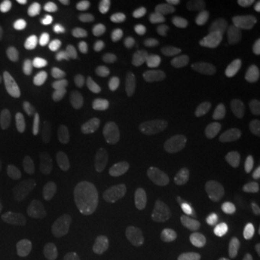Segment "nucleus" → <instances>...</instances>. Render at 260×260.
I'll list each match as a JSON object with an SVG mask.
<instances>
[{"instance_id":"1","label":"nucleus","mask_w":260,"mask_h":260,"mask_svg":"<svg viewBox=\"0 0 260 260\" xmlns=\"http://www.w3.org/2000/svg\"><path fill=\"white\" fill-rule=\"evenodd\" d=\"M6 159L9 165L10 177L13 179L15 185L26 195L41 194V179L38 175L37 169L29 160L26 153L19 148L15 142H9L6 146Z\"/></svg>"},{"instance_id":"2","label":"nucleus","mask_w":260,"mask_h":260,"mask_svg":"<svg viewBox=\"0 0 260 260\" xmlns=\"http://www.w3.org/2000/svg\"><path fill=\"white\" fill-rule=\"evenodd\" d=\"M140 204L149 218H159L167 210V194L158 182L149 181L142 186Z\"/></svg>"},{"instance_id":"3","label":"nucleus","mask_w":260,"mask_h":260,"mask_svg":"<svg viewBox=\"0 0 260 260\" xmlns=\"http://www.w3.org/2000/svg\"><path fill=\"white\" fill-rule=\"evenodd\" d=\"M22 247V225L16 218H6L0 227V253L5 259L18 256Z\"/></svg>"},{"instance_id":"4","label":"nucleus","mask_w":260,"mask_h":260,"mask_svg":"<svg viewBox=\"0 0 260 260\" xmlns=\"http://www.w3.org/2000/svg\"><path fill=\"white\" fill-rule=\"evenodd\" d=\"M184 213L188 220L192 221H210L218 213V204L213 198L192 197L186 201Z\"/></svg>"},{"instance_id":"5","label":"nucleus","mask_w":260,"mask_h":260,"mask_svg":"<svg viewBox=\"0 0 260 260\" xmlns=\"http://www.w3.org/2000/svg\"><path fill=\"white\" fill-rule=\"evenodd\" d=\"M201 242L195 236H184L162 253V260H194L200 253Z\"/></svg>"},{"instance_id":"6","label":"nucleus","mask_w":260,"mask_h":260,"mask_svg":"<svg viewBox=\"0 0 260 260\" xmlns=\"http://www.w3.org/2000/svg\"><path fill=\"white\" fill-rule=\"evenodd\" d=\"M95 149L90 142H81L67 156V167L73 172H81L87 169L94 158Z\"/></svg>"},{"instance_id":"7","label":"nucleus","mask_w":260,"mask_h":260,"mask_svg":"<svg viewBox=\"0 0 260 260\" xmlns=\"http://www.w3.org/2000/svg\"><path fill=\"white\" fill-rule=\"evenodd\" d=\"M75 75L70 70H64L52 78L48 87V94L54 100H65L74 93Z\"/></svg>"},{"instance_id":"8","label":"nucleus","mask_w":260,"mask_h":260,"mask_svg":"<svg viewBox=\"0 0 260 260\" xmlns=\"http://www.w3.org/2000/svg\"><path fill=\"white\" fill-rule=\"evenodd\" d=\"M30 247L35 260H51L52 249L48 236L47 229L41 224H37L30 230Z\"/></svg>"},{"instance_id":"9","label":"nucleus","mask_w":260,"mask_h":260,"mask_svg":"<svg viewBox=\"0 0 260 260\" xmlns=\"http://www.w3.org/2000/svg\"><path fill=\"white\" fill-rule=\"evenodd\" d=\"M13 112L18 116V119L23 123H34L38 117V104L35 99L28 93H19L13 99Z\"/></svg>"},{"instance_id":"10","label":"nucleus","mask_w":260,"mask_h":260,"mask_svg":"<svg viewBox=\"0 0 260 260\" xmlns=\"http://www.w3.org/2000/svg\"><path fill=\"white\" fill-rule=\"evenodd\" d=\"M172 168L177 178L188 186H198L203 182V177L201 174L195 169L185 158L182 153H177L174 162H172Z\"/></svg>"},{"instance_id":"11","label":"nucleus","mask_w":260,"mask_h":260,"mask_svg":"<svg viewBox=\"0 0 260 260\" xmlns=\"http://www.w3.org/2000/svg\"><path fill=\"white\" fill-rule=\"evenodd\" d=\"M81 9L75 5H67L64 9L58 13L55 19V28L61 34H70L78 29L81 23Z\"/></svg>"},{"instance_id":"12","label":"nucleus","mask_w":260,"mask_h":260,"mask_svg":"<svg viewBox=\"0 0 260 260\" xmlns=\"http://www.w3.org/2000/svg\"><path fill=\"white\" fill-rule=\"evenodd\" d=\"M211 52L207 49V48L198 47L191 49L188 54L184 58V64H185V68L189 71V73H201L204 71L205 68H208V65L211 64Z\"/></svg>"},{"instance_id":"13","label":"nucleus","mask_w":260,"mask_h":260,"mask_svg":"<svg viewBox=\"0 0 260 260\" xmlns=\"http://www.w3.org/2000/svg\"><path fill=\"white\" fill-rule=\"evenodd\" d=\"M220 12H221V2L220 0H204L198 6L197 19H198L201 26L211 28L217 23Z\"/></svg>"},{"instance_id":"14","label":"nucleus","mask_w":260,"mask_h":260,"mask_svg":"<svg viewBox=\"0 0 260 260\" xmlns=\"http://www.w3.org/2000/svg\"><path fill=\"white\" fill-rule=\"evenodd\" d=\"M133 186L132 178H117V179H110V182L104 188V198L107 203H120L121 200L127 195L130 188Z\"/></svg>"},{"instance_id":"15","label":"nucleus","mask_w":260,"mask_h":260,"mask_svg":"<svg viewBox=\"0 0 260 260\" xmlns=\"http://www.w3.org/2000/svg\"><path fill=\"white\" fill-rule=\"evenodd\" d=\"M191 146L203 155H213L220 148V140L211 132H197L191 138Z\"/></svg>"},{"instance_id":"16","label":"nucleus","mask_w":260,"mask_h":260,"mask_svg":"<svg viewBox=\"0 0 260 260\" xmlns=\"http://www.w3.org/2000/svg\"><path fill=\"white\" fill-rule=\"evenodd\" d=\"M65 133L71 136H84L90 135L95 129V123L90 117H85L81 114H71L64 121Z\"/></svg>"},{"instance_id":"17","label":"nucleus","mask_w":260,"mask_h":260,"mask_svg":"<svg viewBox=\"0 0 260 260\" xmlns=\"http://www.w3.org/2000/svg\"><path fill=\"white\" fill-rule=\"evenodd\" d=\"M221 41L225 45L230 47H242L249 44L251 39V30L247 26L243 25H234V26H229L221 32Z\"/></svg>"},{"instance_id":"18","label":"nucleus","mask_w":260,"mask_h":260,"mask_svg":"<svg viewBox=\"0 0 260 260\" xmlns=\"http://www.w3.org/2000/svg\"><path fill=\"white\" fill-rule=\"evenodd\" d=\"M136 171V162L130 158H121L112 160L104 167V175L109 179L117 178H130L132 174Z\"/></svg>"},{"instance_id":"19","label":"nucleus","mask_w":260,"mask_h":260,"mask_svg":"<svg viewBox=\"0 0 260 260\" xmlns=\"http://www.w3.org/2000/svg\"><path fill=\"white\" fill-rule=\"evenodd\" d=\"M103 152L112 158H124L132 152V146L126 140L114 135H106L103 138Z\"/></svg>"},{"instance_id":"20","label":"nucleus","mask_w":260,"mask_h":260,"mask_svg":"<svg viewBox=\"0 0 260 260\" xmlns=\"http://www.w3.org/2000/svg\"><path fill=\"white\" fill-rule=\"evenodd\" d=\"M132 106L135 109V112L138 114V117H145L150 119L155 116V104L150 97V94L145 90H136L132 97Z\"/></svg>"},{"instance_id":"21","label":"nucleus","mask_w":260,"mask_h":260,"mask_svg":"<svg viewBox=\"0 0 260 260\" xmlns=\"http://www.w3.org/2000/svg\"><path fill=\"white\" fill-rule=\"evenodd\" d=\"M45 140H47V145L49 149L61 150L65 142L64 121L61 119H56V117L49 120L47 126V133H45Z\"/></svg>"},{"instance_id":"22","label":"nucleus","mask_w":260,"mask_h":260,"mask_svg":"<svg viewBox=\"0 0 260 260\" xmlns=\"http://www.w3.org/2000/svg\"><path fill=\"white\" fill-rule=\"evenodd\" d=\"M240 160L234 153H224L217 164V174L223 182H230L239 172Z\"/></svg>"},{"instance_id":"23","label":"nucleus","mask_w":260,"mask_h":260,"mask_svg":"<svg viewBox=\"0 0 260 260\" xmlns=\"http://www.w3.org/2000/svg\"><path fill=\"white\" fill-rule=\"evenodd\" d=\"M145 71L150 75H169L175 71V64L162 55H150L145 61Z\"/></svg>"},{"instance_id":"24","label":"nucleus","mask_w":260,"mask_h":260,"mask_svg":"<svg viewBox=\"0 0 260 260\" xmlns=\"http://www.w3.org/2000/svg\"><path fill=\"white\" fill-rule=\"evenodd\" d=\"M47 218L56 232H65L71 227V218L64 208H61L56 203H49L45 208Z\"/></svg>"},{"instance_id":"25","label":"nucleus","mask_w":260,"mask_h":260,"mask_svg":"<svg viewBox=\"0 0 260 260\" xmlns=\"http://www.w3.org/2000/svg\"><path fill=\"white\" fill-rule=\"evenodd\" d=\"M246 61L240 56H233L230 59H227L223 65V80L224 83L234 84L237 83L246 73Z\"/></svg>"},{"instance_id":"26","label":"nucleus","mask_w":260,"mask_h":260,"mask_svg":"<svg viewBox=\"0 0 260 260\" xmlns=\"http://www.w3.org/2000/svg\"><path fill=\"white\" fill-rule=\"evenodd\" d=\"M23 16V3L19 0H9L0 8V22L6 26L18 23Z\"/></svg>"},{"instance_id":"27","label":"nucleus","mask_w":260,"mask_h":260,"mask_svg":"<svg viewBox=\"0 0 260 260\" xmlns=\"http://www.w3.org/2000/svg\"><path fill=\"white\" fill-rule=\"evenodd\" d=\"M52 42L47 39V38H37L34 39L26 48V52L30 59H35V61H44L49 56L52 55Z\"/></svg>"},{"instance_id":"28","label":"nucleus","mask_w":260,"mask_h":260,"mask_svg":"<svg viewBox=\"0 0 260 260\" xmlns=\"http://www.w3.org/2000/svg\"><path fill=\"white\" fill-rule=\"evenodd\" d=\"M181 12V5L174 0H165L158 3L153 10H152V16L159 20V22H169L174 20Z\"/></svg>"},{"instance_id":"29","label":"nucleus","mask_w":260,"mask_h":260,"mask_svg":"<svg viewBox=\"0 0 260 260\" xmlns=\"http://www.w3.org/2000/svg\"><path fill=\"white\" fill-rule=\"evenodd\" d=\"M205 121L211 126H215V127H223V126H227L233 121V117L234 114L230 109L227 107H221V106H215V107H211L208 109L207 113H205Z\"/></svg>"},{"instance_id":"30","label":"nucleus","mask_w":260,"mask_h":260,"mask_svg":"<svg viewBox=\"0 0 260 260\" xmlns=\"http://www.w3.org/2000/svg\"><path fill=\"white\" fill-rule=\"evenodd\" d=\"M188 32L181 26H168L158 32V39L165 45H181L188 41Z\"/></svg>"},{"instance_id":"31","label":"nucleus","mask_w":260,"mask_h":260,"mask_svg":"<svg viewBox=\"0 0 260 260\" xmlns=\"http://www.w3.org/2000/svg\"><path fill=\"white\" fill-rule=\"evenodd\" d=\"M87 18L90 22H93L95 25H109L113 23L116 19V13L113 12L110 6L104 5V3H97L94 5L91 9L88 10Z\"/></svg>"},{"instance_id":"32","label":"nucleus","mask_w":260,"mask_h":260,"mask_svg":"<svg viewBox=\"0 0 260 260\" xmlns=\"http://www.w3.org/2000/svg\"><path fill=\"white\" fill-rule=\"evenodd\" d=\"M123 91V83L117 78H110L99 87L97 95L103 103H113Z\"/></svg>"},{"instance_id":"33","label":"nucleus","mask_w":260,"mask_h":260,"mask_svg":"<svg viewBox=\"0 0 260 260\" xmlns=\"http://www.w3.org/2000/svg\"><path fill=\"white\" fill-rule=\"evenodd\" d=\"M99 78H100V71L97 67L94 65H87L84 67L80 78H78V88L83 93H90L99 84Z\"/></svg>"},{"instance_id":"34","label":"nucleus","mask_w":260,"mask_h":260,"mask_svg":"<svg viewBox=\"0 0 260 260\" xmlns=\"http://www.w3.org/2000/svg\"><path fill=\"white\" fill-rule=\"evenodd\" d=\"M169 165H171L169 155L164 149H153L149 153V167L156 175H165L169 169Z\"/></svg>"},{"instance_id":"35","label":"nucleus","mask_w":260,"mask_h":260,"mask_svg":"<svg viewBox=\"0 0 260 260\" xmlns=\"http://www.w3.org/2000/svg\"><path fill=\"white\" fill-rule=\"evenodd\" d=\"M110 116H112L113 120L119 121V123H121L123 120H127V119L133 121L139 119L130 102H120L119 104H116L112 109Z\"/></svg>"},{"instance_id":"36","label":"nucleus","mask_w":260,"mask_h":260,"mask_svg":"<svg viewBox=\"0 0 260 260\" xmlns=\"http://www.w3.org/2000/svg\"><path fill=\"white\" fill-rule=\"evenodd\" d=\"M205 260H239L237 259V254L233 249L232 246L225 244V243H218L213 246L208 254H207V259Z\"/></svg>"},{"instance_id":"37","label":"nucleus","mask_w":260,"mask_h":260,"mask_svg":"<svg viewBox=\"0 0 260 260\" xmlns=\"http://www.w3.org/2000/svg\"><path fill=\"white\" fill-rule=\"evenodd\" d=\"M78 246H80V233H78V229L75 225H71L68 229L65 260H78Z\"/></svg>"},{"instance_id":"38","label":"nucleus","mask_w":260,"mask_h":260,"mask_svg":"<svg viewBox=\"0 0 260 260\" xmlns=\"http://www.w3.org/2000/svg\"><path fill=\"white\" fill-rule=\"evenodd\" d=\"M156 95H158L159 103L164 107H174L175 102H177V93L174 85L169 83H160L156 90Z\"/></svg>"},{"instance_id":"39","label":"nucleus","mask_w":260,"mask_h":260,"mask_svg":"<svg viewBox=\"0 0 260 260\" xmlns=\"http://www.w3.org/2000/svg\"><path fill=\"white\" fill-rule=\"evenodd\" d=\"M210 93V87H208V84L203 81V80H197L194 83L189 85V88H188V93H186V97H188V100L191 103H201L204 100L205 97L208 95Z\"/></svg>"},{"instance_id":"40","label":"nucleus","mask_w":260,"mask_h":260,"mask_svg":"<svg viewBox=\"0 0 260 260\" xmlns=\"http://www.w3.org/2000/svg\"><path fill=\"white\" fill-rule=\"evenodd\" d=\"M250 179L254 191L260 194V145L253 149V153H251Z\"/></svg>"},{"instance_id":"41","label":"nucleus","mask_w":260,"mask_h":260,"mask_svg":"<svg viewBox=\"0 0 260 260\" xmlns=\"http://www.w3.org/2000/svg\"><path fill=\"white\" fill-rule=\"evenodd\" d=\"M106 44V34L99 30V29H94L90 32V35L83 39V47L88 51H95V49H100L103 45Z\"/></svg>"},{"instance_id":"42","label":"nucleus","mask_w":260,"mask_h":260,"mask_svg":"<svg viewBox=\"0 0 260 260\" xmlns=\"http://www.w3.org/2000/svg\"><path fill=\"white\" fill-rule=\"evenodd\" d=\"M106 59L112 67H124L130 64V56L120 48H112L107 52Z\"/></svg>"},{"instance_id":"43","label":"nucleus","mask_w":260,"mask_h":260,"mask_svg":"<svg viewBox=\"0 0 260 260\" xmlns=\"http://www.w3.org/2000/svg\"><path fill=\"white\" fill-rule=\"evenodd\" d=\"M84 260H103L102 246H100L99 243H88V244H87V249H85Z\"/></svg>"},{"instance_id":"44","label":"nucleus","mask_w":260,"mask_h":260,"mask_svg":"<svg viewBox=\"0 0 260 260\" xmlns=\"http://www.w3.org/2000/svg\"><path fill=\"white\" fill-rule=\"evenodd\" d=\"M249 91L251 93V95L254 97H260V74L251 75V78L249 80Z\"/></svg>"},{"instance_id":"45","label":"nucleus","mask_w":260,"mask_h":260,"mask_svg":"<svg viewBox=\"0 0 260 260\" xmlns=\"http://www.w3.org/2000/svg\"><path fill=\"white\" fill-rule=\"evenodd\" d=\"M119 3H120V6H123L124 9L127 10H138L140 5L138 0H120Z\"/></svg>"},{"instance_id":"46","label":"nucleus","mask_w":260,"mask_h":260,"mask_svg":"<svg viewBox=\"0 0 260 260\" xmlns=\"http://www.w3.org/2000/svg\"><path fill=\"white\" fill-rule=\"evenodd\" d=\"M116 260H136V256H135V253L124 249V250H120L117 253Z\"/></svg>"},{"instance_id":"47","label":"nucleus","mask_w":260,"mask_h":260,"mask_svg":"<svg viewBox=\"0 0 260 260\" xmlns=\"http://www.w3.org/2000/svg\"><path fill=\"white\" fill-rule=\"evenodd\" d=\"M34 5L41 9H51V8H54L55 2L54 0H34Z\"/></svg>"},{"instance_id":"48","label":"nucleus","mask_w":260,"mask_h":260,"mask_svg":"<svg viewBox=\"0 0 260 260\" xmlns=\"http://www.w3.org/2000/svg\"><path fill=\"white\" fill-rule=\"evenodd\" d=\"M5 71H6V58H5V55L0 52V80L3 78Z\"/></svg>"},{"instance_id":"49","label":"nucleus","mask_w":260,"mask_h":260,"mask_svg":"<svg viewBox=\"0 0 260 260\" xmlns=\"http://www.w3.org/2000/svg\"><path fill=\"white\" fill-rule=\"evenodd\" d=\"M2 165H3V153L0 152V168H2Z\"/></svg>"}]
</instances>
